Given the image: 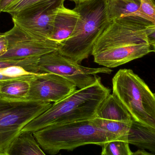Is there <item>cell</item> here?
I'll return each mask as SVG.
<instances>
[{
    "mask_svg": "<svg viewBox=\"0 0 155 155\" xmlns=\"http://www.w3.org/2000/svg\"><path fill=\"white\" fill-rule=\"evenodd\" d=\"M5 152L8 155H46L30 132H21Z\"/></svg>",
    "mask_w": 155,
    "mask_h": 155,
    "instance_id": "cell-14",
    "label": "cell"
},
{
    "mask_svg": "<svg viewBox=\"0 0 155 155\" xmlns=\"http://www.w3.org/2000/svg\"><path fill=\"white\" fill-rule=\"evenodd\" d=\"M41 148L47 154L61 150L73 151L88 144L102 147L107 142L119 140L114 134L97 127L91 120L51 126L33 133Z\"/></svg>",
    "mask_w": 155,
    "mask_h": 155,
    "instance_id": "cell-4",
    "label": "cell"
},
{
    "mask_svg": "<svg viewBox=\"0 0 155 155\" xmlns=\"http://www.w3.org/2000/svg\"><path fill=\"white\" fill-rule=\"evenodd\" d=\"M108 0H87L75 4L79 15L72 35L60 44L58 51L77 63L91 55L96 42L110 21L107 15Z\"/></svg>",
    "mask_w": 155,
    "mask_h": 155,
    "instance_id": "cell-3",
    "label": "cell"
},
{
    "mask_svg": "<svg viewBox=\"0 0 155 155\" xmlns=\"http://www.w3.org/2000/svg\"><path fill=\"white\" fill-rule=\"evenodd\" d=\"M4 35V33H1L0 32V39Z\"/></svg>",
    "mask_w": 155,
    "mask_h": 155,
    "instance_id": "cell-27",
    "label": "cell"
},
{
    "mask_svg": "<svg viewBox=\"0 0 155 155\" xmlns=\"http://www.w3.org/2000/svg\"><path fill=\"white\" fill-rule=\"evenodd\" d=\"M96 117L112 121L129 122L132 117L114 94H109L98 108Z\"/></svg>",
    "mask_w": 155,
    "mask_h": 155,
    "instance_id": "cell-13",
    "label": "cell"
},
{
    "mask_svg": "<svg viewBox=\"0 0 155 155\" xmlns=\"http://www.w3.org/2000/svg\"><path fill=\"white\" fill-rule=\"evenodd\" d=\"M132 155H155L152 153H148L145 150L139 149L133 153Z\"/></svg>",
    "mask_w": 155,
    "mask_h": 155,
    "instance_id": "cell-23",
    "label": "cell"
},
{
    "mask_svg": "<svg viewBox=\"0 0 155 155\" xmlns=\"http://www.w3.org/2000/svg\"><path fill=\"white\" fill-rule=\"evenodd\" d=\"M123 1H128V2H134L140 3V0H123Z\"/></svg>",
    "mask_w": 155,
    "mask_h": 155,
    "instance_id": "cell-25",
    "label": "cell"
},
{
    "mask_svg": "<svg viewBox=\"0 0 155 155\" xmlns=\"http://www.w3.org/2000/svg\"><path fill=\"white\" fill-rule=\"evenodd\" d=\"M60 155H62L61 154H60ZM100 155H104V154H103V153H101V154Z\"/></svg>",
    "mask_w": 155,
    "mask_h": 155,
    "instance_id": "cell-29",
    "label": "cell"
},
{
    "mask_svg": "<svg viewBox=\"0 0 155 155\" xmlns=\"http://www.w3.org/2000/svg\"><path fill=\"white\" fill-rule=\"evenodd\" d=\"M147 36L150 45L153 46L155 45V27L147 29Z\"/></svg>",
    "mask_w": 155,
    "mask_h": 155,
    "instance_id": "cell-21",
    "label": "cell"
},
{
    "mask_svg": "<svg viewBox=\"0 0 155 155\" xmlns=\"http://www.w3.org/2000/svg\"><path fill=\"white\" fill-rule=\"evenodd\" d=\"M16 0H0V15Z\"/></svg>",
    "mask_w": 155,
    "mask_h": 155,
    "instance_id": "cell-22",
    "label": "cell"
},
{
    "mask_svg": "<svg viewBox=\"0 0 155 155\" xmlns=\"http://www.w3.org/2000/svg\"><path fill=\"white\" fill-rule=\"evenodd\" d=\"M154 95H155V93H154Z\"/></svg>",
    "mask_w": 155,
    "mask_h": 155,
    "instance_id": "cell-30",
    "label": "cell"
},
{
    "mask_svg": "<svg viewBox=\"0 0 155 155\" xmlns=\"http://www.w3.org/2000/svg\"><path fill=\"white\" fill-rule=\"evenodd\" d=\"M41 1L42 0H16L6 8L3 12L7 13L11 15Z\"/></svg>",
    "mask_w": 155,
    "mask_h": 155,
    "instance_id": "cell-20",
    "label": "cell"
},
{
    "mask_svg": "<svg viewBox=\"0 0 155 155\" xmlns=\"http://www.w3.org/2000/svg\"><path fill=\"white\" fill-rule=\"evenodd\" d=\"M51 103L0 98V151H5L29 123L48 110Z\"/></svg>",
    "mask_w": 155,
    "mask_h": 155,
    "instance_id": "cell-6",
    "label": "cell"
},
{
    "mask_svg": "<svg viewBox=\"0 0 155 155\" xmlns=\"http://www.w3.org/2000/svg\"><path fill=\"white\" fill-rule=\"evenodd\" d=\"M124 140L142 150H147L155 155V131L133 120L127 135Z\"/></svg>",
    "mask_w": 155,
    "mask_h": 155,
    "instance_id": "cell-12",
    "label": "cell"
},
{
    "mask_svg": "<svg viewBox=\"0 0 155 155\" xmlns=\"http://www.w3.org/2000/svg\"><path fill=\"white\" fill-rule=\"evenodd\" d=\"M91 120L97 127L117 136L120 137V139L127 135L133 121V120L129 122H121L106 120L97 117H95Z\"/></svg>",
    "mask_w": 155,
    "mask_h": 155,
    "instance_id": "cell-17",
    "label": "cell"
},
{
    "mask_svg": "<svg viewBox=\"0 0 155 155\" xmlns=\"http://www.w3.org/2000/svg\"><path fill=\"white\" fill-rule=\"evenodd\" d=\"M70 1H73V2H74L75 4H76L78 2H81L87 1V0H70Z\"/></svg>",
    "mask_w": 155,
    "mask_h": 155,
    "instance_id": "cell-24",
    "label": "cell"
},
{
    "mask_svg": "<svg viewBox=\"0 0 155 155\" xmlns=\"http://www.w3.org/2000/svg\"><path fill=\"white\" fill-rule=\"evenodd\" d=\"M0 155H8L5 152L0 151Z\"/></svg>",
    "mask_w": 155,
    "mask_h": 155,
    "instance_id": "cell-26",
    "label": "cell"
},
{
    "mask_svg": "<svg viewBox=\"0 0 155 155\" xmlns=\"http://www.w3.org/2000/svg\"><path fill=\"white\" fill-rule=\"evenodd\" d=\"M6 51L0 60H23L41 57L58 50L60 44L50 39L40 40L32 37L16 25L4 33Z\"/></svg>",
    "mask_w": 155,
    "mask_h": 155,
    "instance_id": "cell-9",
    "label": "cell"
},
{
    "mask_svg": "<svg viewBox=\"0 0 155 155\" xmlns=\"http://www.w3.org/2000/svg\"><path fill=\"white\" fill-rule=\"evenodd\" d=\"M140 3L123 0H108L107 15L111 21L123 16L136 15Z\"/></svg>",
    "mask_w": 155,
    "mask_h": 155,
    "instance_id": "cell-16",
    "label": "cell"
},
{
    "mask_svg": "<svg viewBox=\"0 0 155 155\" xmlns=\"http://www.w3.org/2000/svg\"><path fill=\"white\" fill-rule=\"evenodd\" d=\"M30 89L29 80L10 79L0 81V98L12 100H27Z\"/></svg>",
    "mask_w": 155,
    "mask_h": 155,
    "instance_id": "cell-15",
    "label": "cell"
},
{
    "mask_svg": "<svg viewBox=\"0 0 155 155\" xmlns=\"http://www.w3.org/2000/svg\"><path fill=\"white\" fill-rule=\"evenodd\" d=\"M136 15L146 19L155 25V3L153 0H140V5Z\"/></svg>",
    "mask_w": 155,
    "mask_h": 155,
    "instance_id": "cell-19",
    "label": "cell"
},
{
    "mask_svg": "<svg viewBox=\"0 0 155 155\" xmlns=\"http://www.w3.org/2000/svg\"><path fill=\"white\" fill-rule=\"evenodd\" d=\"M43 73H51L60 75L74 84L78 89L91 85L96 81L98 74H111V69L89 68L61 55L58 50L40 57L39 63Z\"/></svg>",
    "mask_w": 155,
    "mask_h": 155,
    "instance_id": "cell-8",
    "label": "cell"
},
{
    "mask_svg": "<svg viewBox=\"0 0 155 155\" xmlns=\"http://www.w3.org/2000/svg\"><path fill=\"white\" fill-rule=\"evenodd\" d=\"M110 92L98 77L93 84L77 89L61 101L53 104L21 132L33 133L51 126L91 120L96 117L99 107Z\"/></svg>",
    "mask_w": 155,
    "mask_h": 155,
    "instance_id": "cell-2",
    "label": "cell"
},
{
    "mask_svg": "<svg viewBox=\"0 0 155 155\" xmlns=\"http://www.w3.org/2000/svg\"><path fill=\"white\" fill-rule=\"evenodd\" d=\"M101 153L104 155H132L129 143L124 140H113L106 143Z\"/></svg>",
    "mask_w": 155,
    "mask_h": 155,
    "instance_id": "cell-18",
    "label": "cell"
},
{
    "mask_svg": "<svg viewBox=\"0 0 155 155\" xmlns=\"http://www.w3.org/2000/svg\"><path fill=\"white\" fill-rule=\"evenodd\" d=\"M30 89L27 100L57 103L77 89L72 82L60 75L45 73L29 81Z\"/></svg>",
    "mask_w": 155,
    "mask_h": 155,
    "instance_id": "cell-10",
    "label": "cell"
},
{
    "mask_svg": "<svg viewBox=\"0 0 155 155\" xmlns=\"http://www.w3.org/2000/svg\"><path fill=\"white\" fill-rule=\"evenodd\" d=\"M79 15L74 9L61 6L55 15L52 32L49 39L61 44L69 38L74 31Z\"/></svg>",
    "mask_w": 155,
    "mask_h": 155,
    "instance_id": "cell-11",
    "label": "cell"
},
{
    "mask_svg": "<svg viewBox=\"0 0 155 155\" xmlns=\"http://www.w3.org/2000/svg\"><path fill=\"white\" fill-rule=\"evenodd\" d=\"M155 26L150 21L135 15L110 21L93 48L94 61L111 69L147 55L153 51L147 30Z\"/></svg>",
    "mask_w": 155,
    "mask_h": 155,
    "instance_id": "cell-1",
    "label": "cell"
},
{
    "mask_svg": "<svg viewBox=\"0 0 155 155\" xmlns=\"http://www.w3.org/2000/svg\"><path fill=\"white\" fill-rule=\"evenodd\" d=\"M152 47H153V51L155 53V45H153Z\"/></svg>",
    "mask_w": 155,
    "mask_h": 155,
    "instance_id": "cell-28",
    "label": "cell"
},
{
    "mask_svg": "<svg viewBox=\"0 0 155 155\" xmlns=\"http://www.w3.org/2000/svg\"><path fill=\"white\" fill-rule=\"evenodd\" d=\"M113 94L133 120L155 131V96L148 86L130 69H120L112 79Z\"/></svg>",
    "mask_w": 155,
    "mask_h": 155,
    "instance_id": "cell-5",
    "label": "cell"
},
{
    "mask_svg": "<svg viewBox=\"0 0 155 155\" xmlns=\"http://www.w3.org/2000/svg\"><path fill=\"white\" fill-rule=\"evenodd\" d=\"M65 0H42L11 15L14 25L34 38L47 40L51 37L58 9Z\"/></svg>",
    "mask_w": 155,
    "mask_h": 155,
    "instance_id": "cell-7",
    "label": "cell"
}]
</instances>
